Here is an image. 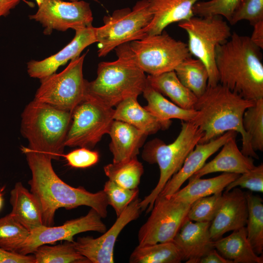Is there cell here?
<instances>
[{"instance_id": "cell-2", "label": "cell", "mask_w": 263, "mask_h": 263, "mask_svg": "<svg viewBox=\"0 0 263 263\" xmlns=\"http://www.w3.org/2000/svg\"><path fill=\"white\" fill-rule=\"evenodd\" d=\"M260 49L249 37L233 33L216 49L219 83L245 99L256 101L263 98Z\"/></svg>"}, {"instance_id": "cell-39", "label": "cell", "mask_w": 263, "mask_h": 263, "mask_svg": "<svg viewBox=\"0 0 263 263\" xmlns=\"http://www.w3.org/2000/svg\"><path fill=\"white\" fill-rule=\"evenodd\" d=\"M243 20L252 26L263 20V0H242L229 22L233 25Z\"/></svg>"}, {"instance_id": "cell-11", "label": "cell", "mask_w": 263, "mask_h": 263, "mask_svg": "<svg viewBox=\"0 0 263 263\" xmlns=\"http://www.w3.org/2000/svg\"><path fill=\"white\" fill-rule=\"evenodd\" d=\"M114 113L113 108L88 94L71 112L65 147L93 149L104 134H108Z\"/></svg>"}, {"instance_id": "cell-4", "label": "cell", "mask_w": 263, "mask_h": 263, "mask_svg": "<svg viewBox=\"0 0 263 263\" xmlns=\"http://www.w3.org/2000/svg\"><path fill=\"white\" fill-rule=\"evenodd\" d=\"M114 50L117 59L99 63L96 78L88 83V94L112 108L128 98H137L147 84V76L132 58L128 42Z\"/></svg>"}, {"instance_id": "cell-23", "label": "cell", "mask_w": 263, "mask_h": 263, "mask_svg": "<svg viewBox=\"0 0 263 263\" xmlns=\"http://www.w3.org/2000/svg\"><path fill=\"white\" fill-rule=\"evenodd\" d=\"M10 213L29 231L43 225L41 206L36 197L17 182L10 191Z\"/></svg>"}, {"instance_id": "cell-18", "label": "cell", "mask_w": 263, "mask_h": 263, "mask_svg": "<svg viewBox=\"0 0 263 263\" xmlns=\"http://www.w3.org/2000/svg\"><path fill=\"white\" fill-rule=\"evenodd\" d=\"M237 132L228 131L204 143H198L186 157L180 169L166 183L158 196L169 197L178 191L195 172L206 163L207 160L217 152L230 138L236 137Z\"/></svg>"}, {"instance_id": "cell-35", "label": "cell", "mask_w": 263, "mask_h": 263, "mask_svg": "<svg viewBox=\"0 0 263 263\" xmlns=\"http://www.w3.org/2000/svg\"><path fill=\"white\" fill-rule=\"evenodd\" d=\"M243 126L252 149L263 150V98L258 99L248 108L243 117Z\"/></svg>"}, {"instance_id": "cell-24", "label": "cell", "mask_w": 263, "mask_h": 263, "mask_svg": "<svg viewBox=\"0 0 263 263\" xmlns=\"http://www.w3.org/2000/svg\"><path fill=\"white\" fill-rule=\"evenodd\" d=\"M142 94L147 101V105L144 107L167 129L171 125L172 119L191 122L197 114L195 109H183L169 100L148 83Z\"/></svg>"}, {"instance_id": "cell-46", "label": "cell", "mask_w": 263, "mask_h": 263, "mask_svg": "<svg viewBox=\"0 0 263 263\" xmlns=\"http://www.w3.org/2000/svg\"><path fill=\"white\" fill-rule=\"evenodd\" d=\"M4 188L5 187H2L0 190V210L2 208L3 204V192L4 191Z\"/></svg>"}, {"instance_id": "cell-9", "label": "cell", "mask_w": 263, "mask_h": 263, "mask_svg": "<svg viewBox=\"0 0 263 263\" xmlns=\"http://www.w3.org/2000/svg\"><path fill=\"white\" fill-rule=\"evenodd\" d=\"M128 46L136 65L149 75L174 71L191 56L186 43L174 39L165 31L129 42Z\"/></svg>"}, {"instance_id": "cell-13", "label": "cell", "mask_w": 263, "mask_h": 263, "mask_svg": "<svg viewBox=\"0 0 263 263\" xmlns=\"http://www.w3.org/2000/svg\"><path fill=\"white\" fill-rule=\"evenodd\" d=\"M38 7L29 18L42 25L45 35H50L55 30L76 31L93 26L92 11L90 3L84 0H43Z\"/></svg>"}, {"instance_id": "cell-7", "label": "cell", "mask_w": 263, "mask_h": 263, "mask_svg": "<svg viewBox=\"0 0 263 263\" xmlns=\"http://www.w3.org/2000/svg\"><path fill=\"white\" fill-rule=\"evenodd\" d=\"M152 18L146 0L137 1L132 9H117L104 16L103 25L95 27L98 56L105 57L122 44L144 38V30Z\"/></svg>"}, {"instance_id": "cell-36", "label": "cell", "mask_w": 263, "mask_h": 263, "mask_svg": "<svg viewBox=\"0 0 263 263\" xmlns=\"http://www.w3.org/2000/svg\"><path fill=\"white\" fill-rule=\"evenodd\" d=\"M222 201V192L200 198L190 205L188 218L194 222H211Z\"/></svg>"}, {"instance_id": "cell-45", "label": "cell", "mask_w": 263, "mask_h": 263, "mask_svg": "<svg viewBox=\"0 0 263 263\" xmlns=\"http://www.w3.org/2000/svg\"><path fill=\"white\" fill-rule=\"evenodd\" d=\"M21 0H0V18L8 15Z\"/></svg>"}, {"instance_id": "cell-12", "label": "cell", "mask_w": 263, "mask_h": 263, "mask_svg": "<svg viewBox=\"0 0 263 263\" xmlns=\"http://www.w3.org/2000/svg\"><path fill=\"white\" fill-rule=\"evenodd\" d=\"M190 205L158 196L151 213L138 233L139 245L171 242L188 218Z\"/></svg>"}, {"instance_id": "cell-27", "label": "cell", "mask_w": 263, "mask_h": 263, "mask_svg": "<svg viewBox=\"0 0 263 263\" xmlns=\"http://www.w3.org/2000/svg\"><path fill=\"white\" fill-rule=\"evenodd\" d=\"M113 119L129 124L147 135L167 129L162 123L139 104L136 97L128 98L120 102L114 109Z\"/></svg>"}, {"instance_id": "cell-1", "label": "cell", "mask_w": 263, "mask_h": 263, "mask_svg": "<svg viewBox=\"0 0 263 263\" xmlns=\"http://www.w3.org/2000/svg\"><path fill=\"white\" fill-rule=\"evenodd\" d=\"M32 178L28 181L30 191L41 206L43 225L53 226L56 211L85 206L95 210L102 218L108 214V199L103 190L93 193L82 187L75 188L63 181L56 174L48 154L22 147Z\"/></svg>"}, {"instance_id": "cell-31", "label": "cell", "mask_w": 263, "mask_h": 263, "mask_svg": "<svg viewBox=\"0 0 263 263\" xmlns=\"http://www.w3.org/2000/svg\"><path fill=\"white\" fill-rule=\"evenodd\" d=\"M104 171L109 180L130 189L138 188L144 167L137 157L113 162L104 167Z\"/></svg>"}, {"instance_id": "cell-29", "label": "cell", "mask_w": 263, "mask_h": 263, "mask_svg": "<svg viewBox=\"0 0 263 263\" xmlns=\"http://www.w3.org/2000/svg\"><path fill=\"white\" fill-rule=\"evenodd\" d=\"M183 255L173 242L138 245L132 252L130 263H179Z\"/></svg>"}, {"instance_id": "cell-5", "label": "cell", "mask_w": 263, "mask_h": 263, "mask_svg": "<svg viewBox=\"0 0 263 263\" xmlns=\"http://www.w3.org/2000/svg\"><path fill=\"white\" fill-rule=\"evenodd\" d=\"M71 112L34 99L21 114L20 132L30 149L58 160L63 154Z\"/></svg>"}, {"instance_id": "cell-44", "label": "cell", "mask_w": 263, "mask_h": 263, "mask_svg": "<svg viewBox=\"0 0 263 263\" xmlns=\"http://www.w3.org/2000/svg\"><path fill=\"white\" fill-rule=\"evenodd\" d=\"M252 35L250 38L251 41L260 49L263 48V20L254 25Z\"/></svg>"}, {"instance_id": "cell-33", "label": "cell", "mask_w": 263, "mask_h": 263, "mask_svg": "<svg viewBox=\"0 0 263 263\" xmlns=\"http://www.w3.org/2000/svg\"><path fill=\"white\" fill-rule=\"evenodd\" d=\"M35 263H91L75 248L73 242L38 246L33 252Z\"/></svg>"}, {"instance_id": "cell-16", "label": "cell", "mask_w": 263, "mask_h": 263, "mask_svg": "<svg viewBox=\"0 0 263 263\" xmlns=\"http://www.w3.org/2000/svg\"><path fill=\"white\" fill-rule=\"evenodd\" d=\"M73 39L61 50L41 60H31L27 63V73L39 79L54 73L69 60L80 56L83 50L96 42L95 27L91 26L75 31Z\"/></svg>"}, {"instance_id": "cell-25", "label": "cell", "mask_w": 263, "mask_h": 263, "mask_svg": "<svg viewBox=\"0 0 263 263\" xmlns=\"http://www.w3.org/2000/svg\"><path fill=\"white\" fill-rule=\"evenodd\" d=\"M212 245L222 256L233 263H263V256L255 252L247 239L245 226L233 231L225 238L213 241Z\"/></svg>"}, {"instance_id": "cell-19", "label": "cell", "mask_w": 263, "mask_h": 263, "mask_svg": "<svg viewBox=\"0 0 263 263\" xmlns=\"http://www.w3.org/2000/svg\"><path fill=\"white\" fill-rule=\"evenodd\" d=\"M211 222H192L188 218L174 237L173 242L187 263H198L200 259L214 248L210 235Z\"/></svg>"}, {"instance_id": "cell-22", "label": "cell", "mask_w": 263, "mask_h": 263, "mask_svg": "<svg viewBox=\"0 0 263 263\" xmlns=\"http://www.w3.org/2000/svg\"><path fill=\"white\" fill-rule=\"evenodd\" d=\"M108 134L111 138L109 148L114 163L137 157L148 136L134 126L117 120L113 121Z\"/></svg>"}, {"instance_id": "cell-6", "label": "cell", "mask_w": 263, "mask_h": 263, "mask_svg": "<svg viewBox=\"0 0 263 263\" xmlns=\"http://www.w3.org/2000/svg\"><path fill=\"white\" fill-rule=\"evenodd\" d=\"M203 131L190 121L181 122L180 132L175 140L169 144L155 138L144 147L143 159L149 164H157L160 170L158 182L150 193L140 202L142 211L150 212L154 201L166 183L182 166L190 152L199 143Z\"/></svg>"}, {"instance_id": "cell-20", "label": "cell", "mask_w": 263, "mask_h": 263, "mask_svg": "<svg viewBox=\"0 0 263 263\" xmlns=\"http://www.w3.org/2000/svg\"><path fill=\"white\" fill-rule=\"evenodd\" d=\"M153 15L144 30L147 36L160 34L169 25L194 16L193 7L200 0H146Z\"/></svg>"}, {"instance_id": "cell-48", "label": "cell", "mask_w": 263, "mask_h": 263, "mask_svg": "<svg viewBox=\"0 0 263 263\" xmlns=\"http://www.w3.org/2000/svg\"><path fill=\"white\" fill-rule=\"evenodd\" d=\"M70 1H76V0H70ZM95 2H98L99 1L98 0H92Z\"/></svg>"}, {"instance_id": "cell-3", "label": "cell", "mask_w": 263, "mask_h": 263, "mask_svg": "<svg viewBox=\"0 0 263 263\" xmlns=\"http://www.w3.org/2000/svg\"><path fill=\"white\" fill-rule=\"evenodd\" d=\"M255 101L242 97L220 83L208 85L197 99L194 109L198 113L191 121L204 132L199 143H207L227 132L234 131L242 136V152L259 159L243 126L244 112Z\"/></svg>"}, {"instance_id": "cell-47", "label": "cell", "mask_w": 263, "mask_h": 263, "mask_svg": "<svg viewBox=\"0 0 263 263\" xmlns=\"http://www.w3.org/2000/svg\"><path fill=\"white\" fill-rule=\"evenodd\" d=\"M23 0L24 2H25L28 6H29L30 7H34V4L32 2H30V1H27L26 0ZM37 4H38V6L43 1V0H35Z\"/></svg>"}, {"instance_id": "cell-43", "label": "cell", "mask_w": 263, "mask_h": 263, "mask_svg": "<svg viewBox=\"0 0 263 263\" xmlns=\"http://www.w3.org/2000/svg\"><path fill=\"white\" fill-rule=\"evenodd\" d=\"M199 263H233L231 260L227 259L219 255L214 248H212L204 255L199 261Z\"/></svg>"}, {"instance_id": "cell-10", "label": "cell", "mask_w": 263, "mask_h": 263, "mask_svg": "<svg viewBox=\"0 0 263 263\" xmlns=\"http://www.w3.org/2000/svg\"><path fill=\"white\" fill-rule=\"evenodd\" d=\"M86 54L71 60L61 72L40 79L34 99L72 112L88 94V81L83 75Z\"/></svg>"}, {"instance_id": "cell-32", "label": "cell", "mask_w": 263, "mask_h": 263, "mask_svg": "<svg viewBox=\"0 0 263 263\" xmlns=\"http://www.w3.org/2000/svg\"><path fill=\"white\" fill-rule=\"evenodd\" d=\"M248 216L246 227L247 239L255 252L262 254L263 251V200L251 192H246Z\"/></svg>"}, {"instance_id": "cell-40", "label": "cell", "mask_w": 263, "mask_h": 263, "mask_svg": "<svg viewBox=\"0 0 263 263\" xmlns=\"http://www.w3.org/2000/svg\"><path fill=\"white\" fill-rule=\"evenodd\" d=\"M238 186L247 188L252 191L263 192V163L258 166H255L248 171L240 174L225 188V191H229Z\"/></svg>"}, {"instance_id": "cell-42", "label": "cell", "mask_w": 263, "mask_h": 263, "mask_svg": "<svg viewBox=\"0 0 263 263\" xmlns=\"http://www.w3.org/2000/svg\"><path fill=\"white\" fill-rule=\"evenodd\" d=\"M0 263H35L34 255H22L0 247Z\"/></svg>"}, {"instance_id": "cell-30", "label": "cell", "mask_w": 263, "mask_h": 263, "mask_svg": "<svg viewBox=\"0 0 263 263\" xmlns=\"http://www.w3.org/2000/svg\"><path fill=\"white\" fill-rule=\"evenodd\" d=\"M174 71L181 83L197 98L205 92L208 86V73L200 60L188 56Z\"/></svg>"}, {"instance_id": "cell-26", "label": "cell", "mask_w": 263, "mask_h": 263, "mask_svg": "<svg viewBox=\"0 0 263 263\" xmlns=\"http://www.w3.org/2000/svg\"><path fill=\"white\" fill-rule=\"evenodd\" d=\"M239 175L237 173L224 172L217 176L208 179L190 177L186 187L179 189L170 196L177 201L191 205L200 198L222 192Z\"/></svg>"}, {"instance_id": "cell-28", "label": "cell", "mask_w": 263, "mask_h": 263, "mask_svg": "<svg viewBox=\"0 0 263 263\" xmlns=\"http://www.w3.org/2000/svg\"><path fill=\"white\" fill-rule=\"evenodd\" d=\"M148 84L171 102L185 109H194L198 98L179 80L174 71L148 75Z\"/></svg>"}, {"instance_id": "cell-38", "label": "cell", "mask_w": 263, "mask_h": 263, "mask_svg": "<svg viewBox=\"0 0 263 263\" xmlns=\"http://www.w3.org/2000/svg\"><path fill=\"white\" fill-rule=\"evenodd\" d=\"M242 0H209L199 1L193 7L194 15L198 17L220 16L228 21Z\"/></svg>"}, {"instance_id": "cell-34", "label": "cell", "mask_w": 263, "mask_h": 263, "mask_svg": "<svg viewBox=\"0 0 263 263\" xmlns=\"http://www.w3.org/2000/svg\"><path fill=\"white\" fill-rule=\"evenodd\" d=\"M30 231L10 213L0 218V247L16 253Z\"/></svg>"}, {"instance_id": "cell-41", "label": "cell", "mask_w": 263, "mask_h": 263, "mask_svg": "<svg viewBox=\"0 0 263 263\" xmlns=\"http://www.w3.org/2000/svg\"><path fill=\"white\" fill-rule=\"evenodd\" d=\"M68 164L75 168L84 169L96 164L99 161V155L97 151L80 147L66 154H63Z\"/></svg>"}, {"instance_id": "cell-15", "label": "cell", "mask_w": 263, "mask_h": 263, "mask_svg": "<svg viewBox=\"0 0 263 263\" xmlns=\"http://www.w3.org/2000/svg\"><path fill=\"white\" fill-rule=\"evenodd\" d=\"M140 201L138 197L132 201L117 217L112 226L100 236L78 237L73 242L75 249L91 263H114L113 251L117 238L128 224L139 217L142 212Z\"/></svg>"}, {"instance_id": "cell-17", "label": "cell", "mask_w": 263, "mask_h": 263, "mask_svg": "<svg viewBox=\"0 0 263 263\" xmlns=\"http://www.w3.org/2000/svg\"><path fill=\"white\" fill-rule=\"evenodd\" d=\"M222 194L220 207L209 227L212 241L221 238L226 232L245 226L248 207L245 192L234 188Z\"/></svg>"}, {"instance_id": "cell-37", "label": "cell", "mask_w": 263, "mask_h": 263, "mask_svg": "<svg viewBox=\"0 0 263 263\" xmlns=\"http://www.w3.org/2000/svg\"><path fill=\"white\" fill-rule=\"evenodd\" d=\"M103 190L106 195L109 205L113 207L117 217L138 197L139 192L138 188H126L110 180L105 182Z\"/></svg>"}, {"instance_id": "cell-21", "label": "cell", "mask_w": 263, "mask_h": 263, "mask_svg": "<svg viewBox=\"0 0 263 263\" xmlns=\"http://www.w3.org/2000/svg\"><path fill=\"white\" fill-rule=\"evenodd\" d=\"M236 137L229 139L222 147L219 153L191 177L201 178L213 172H224L241 174L255 166L252 157L244 155L236 144Z\"/></svg>"}, {"instance_id": "cell-14", "label": "cell", "mask_w": 263, "mask_h": 263, "mask_svg": "<svg viewBox=\"0 0 263 263\" xmlns=\"http://www.w3.org/2000/svg\"><path fill=\"white\" fill-rule=\"evenodd\" d=\"M102 217L91 208L83 216L67 221L62 225L54 226L42 225L30 231L25 241L17 253L28 255L33 252L43 244H53L59 241H74L75 235L86 231H95L103 233L107 226Z\"/></svg>"}, {"instance_id": "cell-8", "label": "cell", "mask_w": 263, "mask_h": 263, "mask_svg": "<svg viewBox=\"0 0 263 263\" xmlns=\"http://www.w3.org/2000/svg\"><path fill=\"white\" fill-rule=\"evenodd\" d=\"M220 16L194 17L179 22L188 36L187 44L191 55L200 60L208 73V85L219 83L215 63L217 47L227 41L232 33L227 23Z\"/></svg>"}]
</instances>
